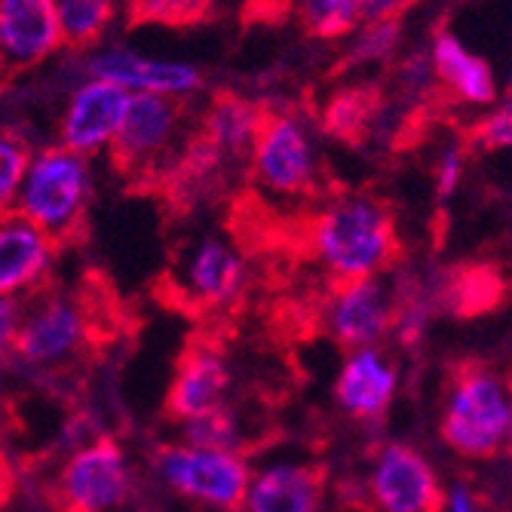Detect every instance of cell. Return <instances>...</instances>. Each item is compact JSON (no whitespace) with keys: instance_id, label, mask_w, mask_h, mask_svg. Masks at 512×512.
<instances>
[{"instance_id":"e0dca14e","label":"cell","mask_w":512,"mask_h":512,"mask_svg":"<svg viewBox=\"0 0 512 512\" xmlns=\"http://www.w3.org/2000/svg\"><path fill=\"white\" fill-rule=\"evenodd\" d=\"M246 283V261L227 240L206 237L184 252L178 264V286L200 307L234 304Z\"/></svg>"},{"instance_id":"d590c367","label":"cell","mask_w":512,"mask_h":512,"mask_svg":"<svg viewBox=\"0 0 512 512\" xmlns=\"http://www.w3.org/2000/svg\"><path fill=\"white\" fill-rule=\"evenodd\" d=\"M509 218H512V203H509Z\"/></svg>"},{"instance_id":"603a6c76","label":"cell","mask_w":512,"mask_h":512,"mask_svg":"<svg viewBox=\"0 0 512 512\" xmlns=\"http://www.w3.org/2000/svg\"><path fill=\"white\" fill-rule=\"evenodd\" d=\"M114 13H117V0H59L65 46H71V50L96 46L111 28Z\"/></svg>"},{"instance_id":"d6986e66","label":"cell","mask_w":512,"mask_h":512,"mask_svg":"<svg viewBox=\"0 0 512 512\" xmlns=\"http://www.w3.org/2000/svg\"><path fill=\"white\" fill-rule=\"evenodd\" d=\"M430 62L436 83L448 96L467 108H494L497 105V77L494 68L467 50V43L451 31H439L430 43Z\"/></svg>"},{"instance_id":"ba28073f","label":"cell","mask_w":512,"mask_h":512,"mask_svg":"<svg viewBox=\"0 0 512 512\" xmlns=\"http://www.w3.org/2000/svg\"><path fill=\"white\" fill-rule=\"evenodd\" d=\"M365 497L375 512H439L445 488L424 451L384 442L368 460Z\"/></svg>"},{"instance_id":"7a4b0ae2","label":"cell","mask_w":512,"mask_h":512,"mask_svg":"<svg viewBox=\"0 0 512 512\" xmlns=\"http://www.w3.org/2000/svg\"><path fill=\"white\" fill-rule=\"evenodd\" d=\"M512 433V387L482 362L454 368L442 396L439 436L445 448L467 460H485L509 448Z\"/></svg>"},{"instance_id":"7c38bea8","label":"cell","mask_w":512,"mask_h":512,"mask_svg":"<svg viewBox=\"0 0 512 512\" xmlns=\"http://www.w3.org/2000/svg\"><path fill=\"white\" fill-rule=\"evenodd\" d=\"M86 77H102L108 83L123 86L129 96H166V99H188L200 89V68L181 59H154L129 50V46H108V50H92L86 56Z\"/></svg>"},{"instance_id":"8fae6325","label":"cell","mask_w":512,"mask_h":512,"mask_svg":"<svg viewBox=\"0 0 512 512\" xmlns=\"http://www.w3.org/2000/svg\"><path fill=\"white\" fill-rule=\"evenodd\" d=\"M399 304L393 289L381 276L338 283L322 307V325L341 347L362 350L378 347L390 332H396Z\"/></svg>"},{"instance_id":"30bf717a","label":"cell","mask_w":512,"mask_h":512,"mask_svg":"<svg viewBox=\"0 0 512 512\" xmlns=\"http://www.w3.org/2000/svg\"><path fill=\"white\" fill-rule=\"evenodd\" d=\"M129 99L132 96L123 86L83 74V80L71 86L68 99L62 105V114L56 123V135H59L56 145L86 160L102 151H111L123 129Z\"/></svg>"},{"instance_id":"2e32d148","label":"cell","mask_w":512,"mask_h":512,"mask_svg":"<svg viewBox=\"0 0 512 512\" xmlns=\"http://www.w3.org/2000/svg\"><path fill=\"white\" fill-rule=\"evenodd\" d=\"M399 393V368L381 347L350 350L335 378V402L353 421H381Z\"/></svg>"},{"instance_id":"5b68a950","label":"cell","mask_w":512,"mask_h":512,"mask_svg":"<svg viewBox=\"0 0 512 512\" xmlns=\"http://www.w3.org/2000/svg\"><path fill=\"white\" fill-rule=\"evenodd\" d=\"M92 341V322L89 310L62 292H37L22 301L19 332L7 353L16 356L19 365L34 371H53L65 368Z\"/></svg>"},{"instance_id":"ffe728a7","label":"cell","mask_w":512,"mask_h":512,"mask_svg":"<svg viewBox=\"0 0 512 512\" xmlns=\"http://www.w3.org/2000/svg\"><path fill=\"white\" fill-rule=\"evenodd\" d=\"M264 114L240 99V96H218L203 120V142L221 157V160H249L255 138L261 132Z\"/></svg>"},{"instance_id":"f1b7e54d","label":"cell","mask_w":512,"mask_h":512,"mask_svg":"<svg viewBox=\"0 0 512 512\" xmlns=\"http://www.w3.org/2000/svg\"><path fill=\"white\" fill-rule=\"evenodd\" d=\"M473 142L485 151H509L512 148V92L500 99L473 129Z\"/></svg>"},{"instance_id":"7402d4cb","label":"cell","mask_w":512,"mask_h":512,"mask_svg":"<svg viewBox=\"0 0 512 512\" xmlns=\"http://www.w3.org/2000/svg\"><path fill=\"white\" fill-rule=\"evenodd\" d=\"M295 16L310 37L341 40L365 22V0H295Z\"/></svg>"},{"instance_id":"3957f363","label":"cell","mask_w":512,"mask_h":512,"mask_svg":"<svg viewBox=\"0 0 512 512\" xmlns=\"http://www.w3.org/2000/svg\"><path fill=\"white\" fill-rule=\"evenodd\" d=\"M92 203L89 160L62 148L46 145L34 151L28 175L13 200L10 212H19L56 243H68L80 234Z\"/></svg>"},{"instance_id":"5bb4252c","label":"cell","mask_w":512,"mask_h":512,"mask_svg":"<svg viewBox=\"0 0 512 512\" xmlns=\"http://www.w3.org/2000/svg\"><path fill=\"white\" fill-rule=\"evenodd\" d=\"M59 243L22 218L19 212H4L0 221V292L4 298H31L43 289L56 264Z\"/></svg>"},{"instance_id":"ac0fdd59","label":"cell","mask_w":512,"mask_h":512,"mask_svg":"<svg viewBox=\"0 0 512 512\" xmlns=\"http://www.w3.org/2000/svg\"><path fill=\"white\" fill-rule=\"evenodd\" d=\"M325 473L310 460H273L252 473L240 512H322Z\"/></svg>"},{"instance_id":"83f0119b","label":"cell","mask_w":512,"mask_h":512,"mask_svg":"<svg viewBox=\"0 0 512 512\" xmlns=\"http://www.w3.org/2000/svg\"><path fill=\"white\" fill-rule=\"evenodd\" d=\"M31 160H34V151L28 148V142L19 132L7 129L0 135V200H4V212L13 209V200L28 175Z\"/></svg>"},{"instance_id":"52a82bcc","label":"cell","mask_w":512,"mask_h":512,"mask_svg":"<svg viewBox=\"0 0 512 512\" xmlns=\"http://www.w3.org/2000/svg\"><path fill=\"white\" fill-rule=\"evenodd\" d=\"M249 169L255 184L270 197H310L319 184V151L313 145L310 126L289 111L264 114Z\"/></svg>"},{"instance_id":"9c48e42d","label":"cell","mask_w":512,"mask_h":512,"mask_svg":"<svg viewBox=\"0 0 512 512\" xmlns=\"http://www.w3.org/2000/svg\"><path fill=\"white\" fill-rule=\"evenodd\" d=\"M184 138V105L181 99L166 96H132L123 129L111 148L114 163L145 178L157 169H166V160Z\"/></svg>"},{"instance_id":"d4e9b609","label":"cell","mask_w":512,"mask_h":512,"mask_svg":"<svg viewBox=\"0 0 512 512\" xmlns=\"http://www.w3.org/2000/svg\"><path fill=\"white\" fill-rule=\"evenodd\" d=\"M402 28L399 22H371L365 19L353 34H350V46L344 53L347 65H375L384 62L396 46H399Z\"/></svg>"},{"instance_id":"484cf974","label":"cell","mask_w":512,"mask_h":512,"mask_svg":"<svg viewBox=\"0 0 512 512\" xmlns=\"http://www.w3.org/2000/svg\"><path fill=\"white\" fill-rule=\"evenodd\" d=\"M212 7V0H126L132 22L142 25H194Z\"/></svg>"},{"instance_id":"9a60e30c","label":"cell","mask_w":512,"mask_h":512,"mask_svg":"<svg viewBox=\"0 0 512 512\" xmlns=\"http://www.w3.org/2000/svg\"><path fill=\"white\" fill-rule=\"evenodd\" d=\"M227 387L230 371L215 344H191L175 365V375L166 393V411L178 424L224 411Z\"/></svg>"},{"instance_id":"8992f818","label":"cell","mask_w":512,"mask_h":512,"mask_svg":"<svg viewBox=\"0 0 512 512\" xmlns=\"http://www.w3.org/2000/svg\"><path fill=\"white\" fill-rule=\"evenodd\" d=\"M59 512H114L135 494V470L114 439H92L74 448L50 485Z\"/></svg>"},{"instance_id":"4dcf8cb0","label":"cell","mask_w":512,"mask_h":512,"mask_svg":"<svg viewBox=\"0 0 512 512\" xmlns=\"http://www.w3.org/2000/svg\"><path fill=\"white\" fill-rule=\"evenodd\" d=\"M439 512H485V503L467 482H454L451 488H445V500Z\"/></svg>"},{"instance_id":"f546056e","label":"cell","mask_w":512,"mask_h":512,"mask_svg":"<svg viewBox=\"0 0 512 512\" xmlns=\"http://www.w3.org/2000/svg\"><path fill=\"white\" fill-rule=\"evenodd\" d=\"M463 166H467V154H463V145L451 142L439 151L436 166H433V184L439 200H448L463 181Z\"/></svg>"},{"instance_id":"e575fe53","label":"cell","mask_w":512,"mask_h":512,"mask_svg":"<svg viewBox=\"0 0 512 512\" xmlns=\"http://www.w3.org/2000/svg\"><path fill=\"white\" fill-rule=\"evenodd\" d=\"M509 451H512V433H509Z\"/></svg>"},{"instance_id":"6da1fadb","label":"cell","mask_w":512,"mask_h":512,"mask_svg":"<svg viewBox=\"0 0 512 512\" xmlns=\"http://www.w3.org/2000/svg\"><path fill=\"white\" fill-rule=\"evenodd\" d=\"M307 246L335 283H353L393 267L399 230L384 200L347 191L316 206L307 224Z\"/></svg>"},{"instance_id":"d6a6232c","label":"cell","mask_w":512,"mask_h":512,"mask_svg":"<svg viewBox=\"0 0 512 512\" xmlns=\"http://www.w3.org/2000/svg\"><path fill=\"white\" fill-rule=\"evenodd\" d=\"M135 512H154V509H135Z\"/></svg>"},{"instance_id":"44dd1931","label":"cell","mask_w":512,"mask_h":512,"mask_svg":"<svg viewBox=\"0 0 512 512\" xmlns=\"http://www.w3.org/2000/svg\"><path fill=\"white\" fill-rule=\"evenodd\" d=\"M442 298L454 313L473 316V313H482V310H491L494 304H500L503 279L497 270H491L485 264H467L448 276Z\"/></svg>"},{"instance_id":"277c9868","label":"cell","mask_w":512,"mask_h":512,"mask_svg":"<svg viewBox=\"0 0 512 512\" xmlns=\"http://www.w3.org/2000/svg\"><path fill=\"white\" fill-rule=\"evenodd\" d=\"M151 470L169 494L206 512H240L255 473L243 451L191 442L160 445L151 457Z\"/></svg>"},{"instance_id":"1f68e13d","label":"cell","mask_w":512,"mask_h":512,"mask_svg":"<svg viewBox=\"0 0 512 512\" xmlns=\"http://www.w3.org/2000/svg\"><path fill=\"white\" fill-rule=\"evenodd\" d=\"M417 0H365V19L371 22H399Z\"/></svg>"},{"instance_id":"836d02e7","label":"cell","mask_w":512,"mask_h":512,"mask_svg":"<svg viewBox=\"0 0 512 512\" xmlns=\"http://www.w3.org/2000/svg\"><path fill=\"white\" fill-rule=\"evenodd\" d=\"M509 92H512V74H509Z\"/></svg>"},{"instance_id":"4fadbf2b","label":"cell","mask_w":512,"mask_h":512,"mask_svg":"<svg viewBox=\"0 0 512 512\" xmlns=\"http://www.w3.org/2000/svg\"><path fill=\"white\" fill-rule=\"evenodd\" d=\"M62 50L59 0H0V59L10 74L40 68Z\"/></svg>"},{"instance_id":"cb8c5ba5","label":"cell","mask_w":512,"mask_h":512,"mask_svg":"<svg viewBox=\"0 0 512 512\" xmlns=\"http://www.w3.org/2000/svg\"><path fill=\"white\" fill-rule=\"evenodd\" d=\"M375 108H378V99L371 89H362V86L341 89L338 96H332V102L325 105L322 126L332 135H341L347 142H353V138H359L362 129L371 123V117H375Z\"/></svg>"},{"instance_id":"4316f807","label":"cell","mask_w":512,"mask_h":512,"mask_svg":"<svg viewBox=\"0 0 512 512\" xmlns=\"http://www.w3.org/2000/svg\"><path fill=\"white\" fill-rule=\"evenodd\" d=\"M181 427V442L191 445H203V448H227V451H240L243 433H240V421L237 414H230V408L197 417V421L178 424Z\"/></svg>"}]
</instances>
